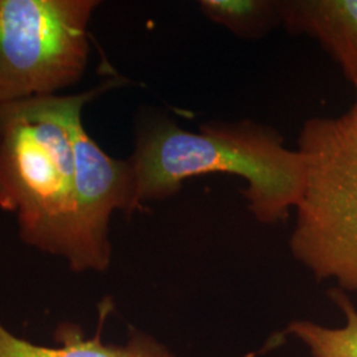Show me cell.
Returning <instances> with one entry per match:
<instances>
[{
  "label": "cell",
  "instance_id": "cell-1",
  "mask_svg": "<svg viewBox=\"0 0 357 357\" xmlns=\"http://www.w3.org/2000/svg\"><path fill=\"white\" fill-rule=\"evenodd\" d=\"M135 178V204L172 197L185 180L211 174L243 178L248 209L262 224H277L299 203L305 162L284 147L281 134L253 122L209 121L197 131L168 118L142 123L128 159Z\"/></svg>",
  "mask_w": 357,
  "mask_h": 357
},
{
  "label": "cell",
  "instance_id": "cell-2",
  "mask_svg": "<svg viewBox=\"0 0 357 357\" xmlns=\"http://www.w3.org/2000/svg\"><path fill=\"white\" fill-rule=\"evenodd\" d=\"M128 84L110 78L76 96L0 103V208L17 217L24 243L63 255L81 271L73 125L106 90Z\"/></svg>",
  "mask_w": 357,
  "mask_h": 357
},
{
  "label": "cell",
  "instance_id": "cell-3",
  "mask_svg": "<svg viewBox=\"0 0 357 357\" xmlns=\"http://www.w3.org/2000/svg\"><path fill=\"white\" fill-rule=\"evenodd\" d=\"M352 106L339 116L303 123L298 151L305 183L295 206L290 249L318 281L333 280L357 295V86Z\"/></svg>",
  "mask_w": 357,
  "mask_h": 357
},
{
  "label": "cell",
  "instance_id": "cell-4",
  "mask_svg": "<svg viewBox=\"0 0 357 357\" xmlns=\"http://www.w3.org/2000/svg\"><path fill=\"white\" fill-rule=\"evenodd\" d=\"M96 0H0V103L50 97L85 73Z\"/></svg>",
  "mask_w": 357,
  "mask_h": 357
},
{
  "label": "cell",
  "instance_id": "cell-5",
  "mask_svg": "<svg viewBox=\"0 0 357 357\" xmlns=\"http://www.w3.org/2000/svg\"><path fill=\"white\" fill-rule=\"evenodd\" d=\"M76 196L82 265L81 271H105L112 246L109 222L114 211L134 213L135 178L130 160H118L93 141L81 116L73 125Z\"/></svg>",
  "mask_w": 357,
  "mask_h": 357
},
{
  "label": "cell",
  "instance_id": "cell-6",
  "mask_svg": "<svg viewBox=\"0 0 357 357\" xmlns=\"http://www.w3.org/2000/svg\"><path fill=\"white\" fill-rule=\"evenodd\" d=\"M281 26L294 36H308L357 86V0H280Z\"/></svg>",
  "mask_w": 357,
  "mask_h": 357
},
{
  "label": "cell",
  "instance_id": "cell-7",
  "mask_svg": "<svg viewBox=\"0 0 357 357\" xmlns=\"http://www.w3.org/2000/svg\"><path fill=\"white\" fill-rule=\"evenodd\" d=\"M57 347L36 345L19 339L0 324V357H175L151 336L135 333L126 345L103 344L100 331L85 339L75 324H60L54 332Z\"/></svg>",
  "mask_w": 357,
  "mask_h": 357
},
{
  "label": "cell",
  "instance_id": "cell-8",
  "mask_svg": "<svg viewBox=\"0 0 357 357\" xmlns=\"http://www.w3.org/2000/svg\"><path fill=\"white\" fill-rule=\"evenodd\" d=\"M199 8L206 19L245 40L262 38L281 26L280 0H202Z\"/></svg>",
  "mask_w": 357,
  "mask_h": 357
},
{
  "label": "cell",
  "instance_id": "cell-9",
  "mask_svg": "<svg viewBox=\"0 0 357 357\" xmlns=\"http://www.w3.org/2000/svg\"><path fill=\"white\" fill-rule=\"evenodd\" d=\"M332 302L345 317L342 328H327L312 321L290 323L286 333L302 340L314 357H357V310L348 294L339 287L328 291Z\"/></svg>",
  "mask_w": 357,
  "mask_h": 357
}]
</instances>
